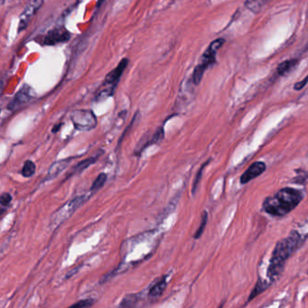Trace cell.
Masks as SVG:
<instances>
[{"label": "cell", "instance_id": "1", "mask_svg": "<svg viewBox=\"0 0 308 308\" xmlns=\"http://www.w3.org/2000/svg\"><path fill=\"white\" fill-rule=\"evenodd\" d=\"M306 240L307 236L300 234L298 230H293L287 238L277 242L272 252L269 266L266 272V277L270 285L280 277L287 260L303 245Z\"/></svg>", "mask_w": 308, "mask_h": 308}, {"label": "cell", "instance_id": "2", "mask_svg": "<svg viewBox=\"0 0 308 308\" xmlns=\"http://www.w3.org/2000/svg\"><path fill=\"white\" fill-rule=\"evenodd\" d=\"M302 191L293 187L280 189L274 195L266 197L262 207L264 212L273 217H283L291 213L302 202Z\"/></svg>", "mask_w": 308, "mask_h": 308}, {"label": "cell", "instance_id": "3", "mask_svg": "<svg viewBox=\"0 0 308 308\" xmlns=\"http://www.w3.org/2000/svg\"><path fill=\"white\" fill-rule=\"evenodd\" d=\"M225 40L223 38H218L214 40V42L211 43L208 48L205 50L203 56L201 58V61L198 65L193 70V84L198 85L201 83L202 79L204 77V73L211 65L215 63L216 60V53L218 52L220 48L224 44Z\"/></svg>", "mask_w": 308, "mask_h": 308}, {"label": "cell", "instance_id": "4", "mask_svg": "<svg viewBox=\"0 0 308 308\" xmlns=\"http://www.w3.org/2000/svg\"><path fill=\"white\" fill-rule=\"evenodd\" d=\"M87 198H88L87 195H81L69 201L68 203L62 206L52 216L51 224L53 227H57L61 223H63V221H65L73 215V213L78 209L80 206H82L85 203Z\"/></svg>", "mask_w": 308, "mask_h": 308}, {"label": "cell", "instance_id": "5", "mask_svg": "<svg viewBox=\"0 0 308 308\" xmlns=\"http://www.w3.org/2000/svg\"><path fill=\"white\" fill-rule=\"evenodd\" d=\"M71 119L74 128L77 131H92L97 126V118L91 110H74L72 113Z\"/></svg>", "mask_w": 308, "mask_h": 308}, {"label": "cell", "instance_id": "6", "mask_svg": "<svg viewBox=\"0 0 308 308\" xmlns=\"http://www.w3.org/2000/svg\"><path fill=\"white\" fill-rule=\"evenodd\" d=\"M44 0H31L22 12L18 23V33L24 31L38 10L42 7Z\"/></svg>", "mask_w": 308, "mask_h": 308}, {"label": "cell", "instance_id": "7", "mask_svg": "<svg viewBox=\"0 0 308 308\" xmlns=\"http://www.w3.org/2000/svg\"><path fill=\"white\" fill-rule=\"evenodd\" d=\"M32 99L33 95L31 93V88L27 85H24L23 88L16 92L15 97L9 102L7 109L11 111L18 110L27 104Z\"/></svg>", "mask_w": 308, "mask_h": 308}, {"label": "cell", "instance_id": "8", "mask_svg": "<svg viewBox=\"0 0 308 308\" xmlns=\"http://www.w3.org/2000/svg\"><path fill=\"white\" fill-rule=\"evenodd\" d=\"M266 164L264 162L259 161V162L251 164V166L248 167V169L240 176V183L246 184V183H250L253 179L261 176L263 173L266 171Z\"/></svg>", "mask_w": 308, "mask_h": 308}, {"label": "cell", "instance_id": "9", "mask_svg": "<svg viewBox=\"0 0 308 308\" xmlns=\"http://www.w3.org/2000/svg\"><path fill=\"white\" fill-rule=\"evenodd\" d=\"M129 63H130L129 59H127V58L122 59L120 61V63L118 64V66L106 75L104 80V85H108V86H111L113 88H116V85L119 83V81L121 78V76H122V74H123L124 71L127 68V66L129 65Z\"/></svg>", "mask_w": 308, "mask_h": 308}, {"label": "cell", "instance_id": "10", "mask_svg": "<svg viewBox=\"0 0 308 308\" xmlns=\"http://www.w3.org/2000/svg\"><path fill=\"white\" fill-rule=\"evenodd\" d=\"M71 35L64 28H57L49 32L47 36L44 38V44L45 45H55L57 44H63L70 40Z\"/></svg>", "mask_w": 308, "mask_h": 308}, {"label": "cell", "instance_id": "11", "mask_svg": "<svg viewBox=\"0 0 308 308\" xmlns=\"http://www.w3.org/2000/svg\"><path fill=\"white\" fill-rule=\"evenodd\" d=\"M164 136H165V131H164L163 128L157 129V131L152 135L150 138H148L146 136H144V137L138 143V145L136 146L135 154L139 155L142 151H144L146 149V147L160 143L164 139Z\"/></svg>", "mask_w": 308, "mask_h": 308}, {"label": "cell", "instance_id": "12", "mask_svg": "<svg viewBox=\"0 0 308 308\" xmlns=\"http://www.w3.org/2000/svg\"><path fill=\"white\" fill-rule=\"evenodd\" d=\"M73 159V157H69L66 159H63V160H60L58 162L54 163L48 170L47 175L45 176V181L52 180V179H54L56 176H58L66 167H68L69 164Z\"/></svg>", "mask_w": 308, "mask_h": 308}, {"label": "cell", "instance_id": "13", "mask_svg": "<svg viewBox=\"0 0 308 308\" xmlns=\"http://www.w3.org/2000/svg\"><path fill=\"white\" fill-rule=\"evenodd\" d=\"M167 277H164L160 280H158L149 290V297L152 298H158L159 296L162 295L165 289L167 288Z\"/></svg>", "mask_w": 308, "mask_h": 308}, {"label": "cell", "instance_id": "14", "mask_svg": "<svg viewBox=\"0 0 308 308\" xmlns=\"http://www.w3.org/2000/svg\"><path fill=\"white\" fill-rule=\"evenodd\" d=\"M269 286H270V284H269L268 281H266V280H264V279H262V278L260 277L258 279V281H257L255 287L253 288V290L251 291L250 297L248 298V302H251L252 299H254L259 295H261V293L264 292Z\"/></svg>", "mask_w": 308, "mask_h": 308}, {"label": "cell", "instance_id": "15", "mask_svg": "<svg viewBox=\"0 0 308 308\" xmlns=\"http://www.w3.org/2000/svg\"><path fill=\"white\" fill-rule=\"evenodd\" d=\"M99 155L93 156V157H89L87 159H84L83 161L77 164L75 167H73V174H78L84 171L85 169H87L88 167L92 166L98 159H99Z\"/></svg>", "mask_w": 308, "mask_h": 308}, {"label": "cell", "instance_id": "16", "mask_svg": "<svg viewBox=\"0 0 308 308\" xmlns=\"http://www.w3.org/2000/svg\"><path fill=\"white\" fill-rule=\"evenodd\" d=\"M298 63V60L290 59V60H287V61H285V62L280 63L277 69V73L278 74V76H284L285 74L289 73L294 67H296Z\"/></svg>", "mask_w": 308, "mask_h": 308}, {"label": "cell", "instance_id": "17", "mask_svg": "<svg viewBox=\"0 0 308 308\" xmlns=\"http://www.w3.org/2000/svg\"><path fill=\"white\" fill-rule=\"evenodd\" d=\"M270 1L271 0H249L246 3V6L253 13H259Z\"/></svg>", "mask_w": 308, "mask_h": 308}, {"label": "cell", "instance_id": "18", "mask_svg": "<svg viewBox=\"0 0 308 308\" xmlns=\"http://www.w3.org/2000/svg\"><path fill=\"white\" fill-rule=\"evenodd\" d=\"M36 169H37L36 164L31 160H27L22 168V176L26 178L31 177L35 175Z\"/></svg>", "mask_w": 308, "mask_h": 308}, {"label": "cell", "instance_id": "19", "mask_svg": "<svg viewBox=\"0 0 308 308\" xmlns=\"http://www.w3.org/2000/svg\"><path fill=\"white\" fill-rule=\"evenodd\" d=\"M139 300V296L136 295V294H131V295H128L126 296L125 298L122 299L121 303H120V307H123V308H131V307H134Z\"/></svg>", "mask_w": 308, "mask_h": 308}, {"label": "cell", "instance_id": "20", "mask_svg": "<svg viewBox=\"0 0 308 308\" xmlns=\"http://www.w3.org/2000/svg\"><path fill=\"white\" fill-rule=\"evenodd\" d=\"M106 181H107V175L104 174V173L99 174V176H97V178L95 179L94 182L92 183V185H91V187H90V191H91V192L98 191L99 189L101 188V187L104 185Z\"/></svg>", "mask_w": 308, "mask_h": 308}, {"label": "cell", "instance_id": "21", "mask_svg": "<svg viewBox=\"0 0 308 308\" xmlns=\"http://www.w3.org/2000/svg\"><path fill=\"white\" fill-rule=\"evenodd\" d=\"M207 220H208V214L207 212H204L202 214V218H201V223L199 226L198 230H196L195 234H194V239H199L202 234L204 233V229L207 224Z\"/></svg>", "mask_w": 308, "mask_h": 308}, {"label": "cell", "instance_id": "22", "mask_svg": "<svg viewBox=\"0 0 308 308\" xmlns=\"http://www.w3.org/2000/svg\"><path fill=\"white\" fill-rule=\"evenodd\" d=\"M210 160H208L207 162L204 163V165L201 167V168L199 169L198 172L196 174V176H195V178H194V180H193V189H192V193L194 194V193H196V190L198 188L199 183H200V181H201V178H202V176H203V172H204V167H206L208 164H209Z\"/></svg>", "mask_w": 308, "mask_h": 308}, {"label": "cell", "instance_id": "23", "mask_svg": "<svg viewBox=\"0 0 308 308\" xmlns=\"http://www.w3.org/2000/svg\"><path fill=\"white\" fill-rule=\"evenodd\" d=\"M94 301L92 299H86V300L79 301L76 304H73V308H89V307H91Z\"/></svg>", "mask_w": 308, "mask_h": 308}, {"label": "cell", "instance_id": "24", "mask_svg": "<svg viewBox=\"0 0 308 308\" xmlns=\"http://www.w3.org/2000/svg\"><path fill=\"white\" fill-rule=\"evenodd\" d=\"M11 201H12V196L8 193H4L1 194V197H0V202L2 206H7L8 204H10Z\"/></svg>", "mask_w": 308, "mask_h": 308}, {"label": "cell", "instance_id": "25", "mask_svg": "<svg viewBox=\"0 0 308 308\" xmlns=\"http://www.w3.org/2000/svg\"><path fill=\"white\" fill-rule=\"evenodd\" d=\"M308 84V75L304 79L303 81H300L298 84H295L294 86V89L296 90H300V89H303L304 87Z\"/></svg>", "mask_w": 308, "mask_h": 308}, {"label": "cell", "instance_id": "26", "mask_svg": "<svg viewBox=\"0 0 308 308\" xmlns=\"http://www.w3.org/2000/svg\"><path fill=\"white\" fill-rule=\"evenodd\" d=\"M60 126L61 125L55 126V127H54L55 129H53V130H52V132H53V133H55L56 131H59V130H60Z\"/></svg>", "mask_w": 308, "mask_h": 308}]
</instances>
